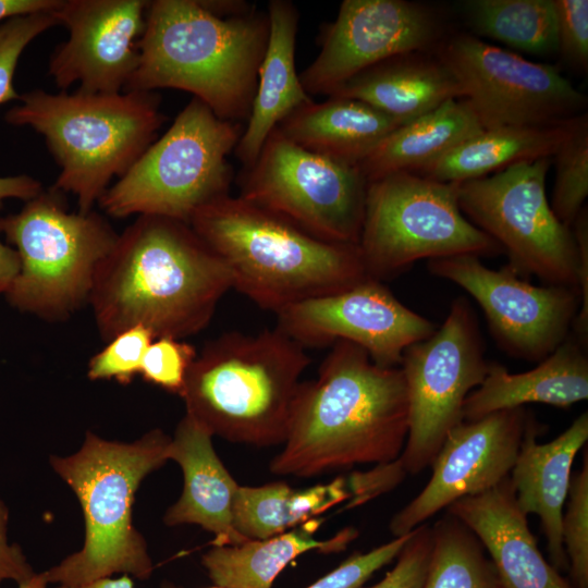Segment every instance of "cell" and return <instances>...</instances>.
I'll return each mask as SVG.
<instances>
[{
  "instance_id": "obj_8",
  "label": "cell",
  "mask_w": 588,
  "mask_h": 588,
  "mask_svg": "<svg viewBox=\"0 0 588 588\" xmlns=\"http://www.w3.org/2000/svg\"><path fill=\"white\" fill-rule=\"evenodd\" d=\"M242 123L218 118L199 99L177 114L132 167L99 198L113 218L154 215L189 224L194 213L229 194L233 171L228 156Z\"/></svg>"
},
{
  "instance_id": "obj_43",
  "label": "cell",
  "mask_w": 588,
  "mask_h": 588,
  "mask_svg": "<svg viewBox=\"0 0 588 588\" xmlns=\"http://www.w3.org/2000/svg\"><path fill=\"white\" fill-rule=\"evenodd\" d=\"M42 191L41 183L26 174L0 177V209L5 199L16 198L27 201Z\"/></svg>"
},
{
  "instance_id": "obj_39",
  "label": "cell",
  "mask_w": 588,
  "mask_h": 588,
  "mask_svg": "<svg viewBox=\"0 0 588 588\" xmlns=\"http://www.w3.org/2000/svg\"><path fill=\"white\" fill-rule=\"evenodd\" d=\"M411 532L367 553H355L307 588H359L375 572L399 555Z\"/></svg>"
},
{
  "instance_id": "obj_19",
  "label": "cell",
  "mask_w": 588,
  "mask_h": 588,
  "mask_svg": "<svg viewBox=\"0 0 588 588\" xmlns=\"http://www.w3.org/2000/svg\"><path fill=\"white\" fill-rule=\"evenodd\" d=\"M146 0H61L52 10L69 38L50 57L48 73L66 89L118 94L138 64V40L146 25Z\"/></svg>"
},
{
  "instance_id": "obj_16",
  "label": "cell",
  "mask_w": 588,
  "mask_h": 588,
  "mask_svg": "<svg viewBox=\"0 0 588 588\" xmlns=\"http://www.w3.org/2000/svg\"><path fill=\"white\" fill-rule=\"evenodd\" d=\"M277 316V327L305 348L347 341L364 348L381 367H400L404 351L437 329L372 278L292 304Z\"/></svg>"
},
{
  "instance_id": "obj_47",
  "label": "cell",
  "mask_w": 588,
  "mask_h": 588,
  "mask_svg": "<svg viewBox=\"0 0 588 588\" xmlns=\"http://www.w3.org/2000/svg\"><path fill=\"white\" fill-rule=\"evenodd\" d=\"M46 574H34L29 579L19 584V588H47Z\"/></svg>"
},
{
  "instance_id": "obj_6",
  "label": "cell",
  "mask_w": 588,
  "mask_h": 588,
  "mask_svg": "<svg viewBox=\"0 0 588 588\" xmlns=\"http://www.w3.org/2000/svg\"><path fill=\"white\" fill-rule=\"evenodd\" d=\"M4 114L13 126L41 134L61 168L53 188L72 193L87 213L156 140L166 115L155 91L118 94L35 89Z\"/></svg>"
},
{
  "instance_id": "obj_13",
  "label": "cell",
  "mask_w": 588,
  "mask_h": 588,
  "mask_svg": "<svg viewBox=\"0 0 588 588\" xmlns=\"http://www.w3.org/2000/svg\"><path fill=\"white\" fill-rule=\"evenodd\" d=\"M238 186L240 197L321 240L358 245L368 181L357 164L309 151L275 127Z\"/></svg>"
},
{
  "instance_id": "obj_10",
  "label": "cell",
  "mask_w": 588,
  "mask_h": 588,
  "mask_svg": "<svg viewBox=\"0 0 588 588\" xmlns=\"http://www.w3.org/2000/svg\"><path fill=\"white\" fill-rule=\"evenodd\" d=\"M357 246L368 277L378 281L421 259L502 252L498 242L463 216L458 183L406 171L368 182Z\"/></svg>"
},
{
  "instance_id": "obj_34",
  "label": "cell",
  "mask_w": 588,
  "mask_h": 588,
  "mask_svg": "<svg viewBox=\"0 0 588 588\" xmlns=\"http://www.w3.org/2000/svg\"><path fill=\"white\" fill-rule=\"evenodd\" d=\"M568 502L562 516V541L577 588H588V457L572 476Z\"/></svg>"
},
{
  "instance_id": "obj_42",
  "label": "cell",
  "mask_w": 588,
  "mask_h": 588,
  "mask_svg": "<svg viewBox=\"0 0 588 588\" xmlns=\"http://www.w3.org/2000/svg\"><path fill=\"white\" fill-rule=\"evenodd\" d=\"M8 509L0 500V584L4 579H13L21 584L35 573L27 563L21 548L9 544L7 538Z\"/></svg>"
},
{
  "instance_id": "obj_15",
  "label": "cell",
  "mask_w": 588,
  "mask_h": 588,
  "mask_svg": "<svg viewBox=\"0 0 588 588\" xmlns=\"http://www.w3.org/2000/svg\"><path fill=\"white\" fill-rule=\"evenodd\" d=\"M427 267L465 290L482 309L499 347L519 359L548 357L568 336L579 310L576 289L532 285L507 265L493 270L475 255L431 259Z\"/></svg>"
},
{
  "instance_id": "obj_4",
  "label": "cell",
  "mask_w": 588,
  "mask_h": 588,
  "mask_svg": "<svg viewBox=\"0 0 588 588\" xmlns=\"http://www.w3.org/2000/svg\"><path fill=\"white\" fill-rule=\"evenodd\" d=\"M189 225L225 264L233 287L275 314L369 278L357 245L321 240L240 196L207 204Z\"/></svg>"
},
{
  "instance_id": "obj_24",
  "label": "cell",
  "mask_w": 588,
  "mask_h": 588,
  "mask_svg": "<svg viewBox=\"0 0 588 588\" xmlns=\"http://www.w3.org/2000/svg\"><path fill=\"white\" fill-rule=\"evenodd\" d=\"M269 38L258 72L247 125L235 147L244 169L252 167L270 133L292 112L313 101L295 69L298 11L287 0L268 4Z\"/></svg>"
},
{
  "instance_id": "obj_7",
  "label": "cell",
  "mask_w": 588,
  "mask_h": 588,
  "mask_svg": "<svg viewBox=\"0 0 588 588\" xmlns=\"http://www.w3.org/2000/svg\"><path fill=\"white\" fill-rule=\"evenodd\" d=\"M170 441L158 429L133 443L88 432L77 453L51 458L81 502L86 537L82 550L45 572L48 583L79 586L114 573L150 576L152 564L133 526L132 505L140 481L169 460Z\"/></svg>"
},
{
  "instance_id": "obj_45",
  "label": "cell",
  "mask_w": 588,
  "mask_h": 588,
  "mask_svg": "<svg viewBox=\"0 0 588 588\" xmlns=\"http://www.w3.org/2000/svg\"><path fill=\"white\" fill-rule=\"evenodd\" d=\"M19 270L20 258L16 250L0 240V294L7 293Z\"/></svg>"
},
{
  "instance_id": "obj_14",
  "label": "cell",
  "mask_w": 588,
  "mask_h": 588,
  "mask_svg": "<svg viewBox=\"0 0 588 588\" xmlns=\"http://www.w3.org/2000/svg\"><path fill=\"white\" fill-rule=\"evenodd\" d=\"M436 56L449 68L481 126H542L581 114L587 97L552 64L469 34L444 39Z\"/></svg>"
},
{
  "instance_id": "obj_26",
  "label": "cell",
  "mask_w": 588,
  "mask_h": 588,
  "mask_svg": "<svg viewBox=\"0 0 588 588\" xmlns=\"http://www.w3.org/2000/svg\"><path fill=\"white\" fill-rule=\"evenodd\" d=\"M403 125L375 107L353 98L329 97L302 106L277 128L298 146L335 160L359 163Z\"/></svg>"
},
{
  "instance_id": "obj_44",
  "label": "cell",
  "mask_w": 588,
  "mask_h": 588,
  "mask_svg": "<svg viewBox=\"0 0 588 588\" xmlns=\"http://www.w3.org/2000/svg\"><path fill=\"white\" fill-rule=\"evenodd\" d=\"M61 0H0V24L7 20L54 10Z\"/></svg>"
},
{
  "instance_id": "obj_2",
  "label": "cell",
  "mask_w": 588,
  "mask_h": 588,
  "mask_svg": "<svg viewBox=\"0 0 588 588\" xmlns=\"http://www.w3.org/2000/svg\"><path fill=\"white\" fill-rule=\"evenodd\" d=\"M408 401L401 367L375 364L360 346L336 341L318 376L301 382L275 475L311 477L360 464L387 465L403 451Z\"/></svg>"
},
{
  "instance_id": "obj_46",
  "label": "cell",
  "mask_w": 588,
  "mask_h": 588,
  "mask_svg": "<svg viewBox=\"0 0 588 588\" xmlns=\"http://www.w3.org/2000/svg\"><path fill=\"white\" fill-rule=\"evenodd\" d=\"M58 588H134V585L133 580L127 575H123L122 577L117 579L102 577L79 586L61 585Z\"/></svg>"
},
{
  "instance_id": "obj_11",
  "label": "cell",
  "mask_w": 588,
  "mask_h": 588,
  "mask_svg": "<svg viewBox=\"0 0 588 588\" xmlns=\"http://www.w3.org/2000/svg\"><path fill=\"white\" fill-rule=\"evenodd\" d=\"M550 166L551 158L522 161L458 183V204L470 222L506 252L515 273L578 291L572 228L558 219L546 194Z\"/></svg>"
},
{
  "instance_id": "obj_25",
  "label": "cell",
  "mask_w": 588,
  "mask_h": 588,
  "mask_svg": "<svg viewBox=\"0 0 588 588\" xmlns=\"http://www.w3.org/2000/svg\"><path fill=\"white\" fill-rule=\"evenodd\" d=\"M331 96L364 101L405 124L450 99L463 98V93L449 68L425 51L372 65Z\"/></svg>"
},
{
  "instance_id": "obj_35",
  "label": "cell",
  "mask_w": 588,
  "mask_h": 588,
  "mask_svg": "<svg viewBox=\"0 0 588 588\" xmlns=\"http://www.w3.org/2000/svg\"><path fill=\"white\" fill-rule=\"evenodd\" d=\"M154 339L151 331L143 326L120 332L90 358L88 378L114 379L122 384L130 383L139 375L144 355Z\"/></svg>"
},
{
  "instance_id": "obj_40",
  "label": "cell",
  "mask_w": 588,
  "mask_h": 588,
  "mask_svg": "<svg viewBox=\"0 0 588 588\" xmlns=\"http://www.w3.org/2000/svg\"><path fill=\"white\" fill-rule=\"evenodd\" d=\"M558 52L565 61L580 71L588 66V1L553 0Z\"/></svg>"
},
{
  "instance_id": "obj_9",
  "label": "cell",
  "mask_w": 588,
  "mask_h": 588,
  "mask_svg": "<svg viewBox=\"0 0 588 588\" xmlns=\"http://www.w3.org/2000/svg\"><path fill=\"white\" fill-rule=\"evenodd\" d=\"M0 228L20 258L8 302L49 321L65 320L88 302L97 267L119 236L94 210L68 212L53 187L0 218Z\"/></svg>"
},
{
  "instance_id": "obj_27",
  "label": "cell",
  "mask_w": 588,
  "mask_h": 588,
  "mask_svg": "<svg viewBox=\"0 0 588 588\" xmlns=\"http://www.w3.org/2000/svg\"><path fill=\"white\" fill-rule=\"evenodd\" d=\"M577 117L542 126L483 128L413 173L440 182L462 183L522 161L552 158L571 134Z\"/></svg>"
},
{
  "instance_id": "obj_33",
  "label": "cell",
  "mask_w": 588,
  "mask_h": 588,
  "mask_svg": "<svg viewBox=\"0 0 588 588\" xmlns=\"http://www.w3.org/2000/svg\"><path fill=\"white\" fill-rule=\"evenodd\" d=\"M553 158L556 174L550 206L558 219L571 228L588 196V118L586 113L576 118L571 134L560 145Z\"/></svg>"
},
{
  "instance_id": "obj_22",
  "label": "cell",
  "mask_w": 588,
  "mask_h": 588,
  "mask_svg": "<svg viewBox=\"0 0 588 588\" xmlns=\"http://www.w3.org/2000/svg\"><path fill=\"white\" fill-rule=\"evenodd\" d=\"M212 437L187 414L177 425L168 456L181 466L184 488L167 511L164 523L196 524L215 535L213 546H234L247 540L233 526V502L240 485L217 455Z\"/></svg>"
},
{
  "instance_id": "obj_21",
  "label": "cell",
  "mask_w": 588,
  "mask_h": 588,
  "mask_svg": "<svg viewBox=\"0 0 588 588\" xmlns=\"http://www.w3.org/2000/svg\"><path fill=\"white\" fill-rule=\"evenodd\" d=\"M538 432L539 426L528 415L510 479L518 507L540 518L550 558L555 567L564 568L568 562L562 541L563 505L574 458L588 440V413L550 442L538 443Z\"/></svg>"
},
{
  "instance_id": "obj_17",
  "label": "cell",
  "mask_w": 588,
  "mask_h": 588,
  "mask_svg": "<svg viewBox=\"0 0 588 588\" xmlns=\"http://www.w3.org/2000/svg\"><path fill=\"white\" fill-rule=\"evenodd\" d=\"M442 35L437 14L406 0H344L321 34V50L299 74L310 95L331 96L364 70L390 58L425 52Z\"/></svg>"
},
{
  "instance_id": "obj_29",
  "label": "cell",
  "mask_w": 588,
  "mask_h": 588,
  "mask_svg": "<svg viewBox=\"0 0 588 588\" xmlns=\"http://www.w3.org/2000/svg\"><path fill=\"white\" fill-rule=\"evenodd\" d=\"M482 130L465 98L450 99L395 128L359 168L368 182L395 172H416Z\"/></svg>"
},
{
  "instance_id": "obj_12",
  "label": "cell",
  "mask_w": 588,
  "mask_h": 588,
  "mask_svg": "<svg viewBox=\"0 0 588 588\" xmlns=\"http://www.w3.org/2000/svg\"><path fill=\"white\" fill-rule=\"evenodd\" d=\"M408 401V432L395 461L404 474L430 466L448 433L464 420L467 395L485 380L490 364L468 299L451 304L443 324L409 345L400 365Z\"/></svg>"
},
{
  "instance_id": "obj_28",
  "label": "cell",
  "mask_w": 588,
  "mask_h": 588,
  "mask_svg": "<svg viewBox=\"0 0 588 588\" xmlns=\"http://www.w3.org/2000/svg\"><path fill=\"white\" fill-rule=\"evenodd\" d=\"M321 522L313 518L270 538L213 546L203 555V565L221 588H272L278 575L301 554L313 550L339 552L357 536L355 528H345L332 538L318 540L315 532Z\"/></svg>"
},
{
  "instance_id": "obj_30",
  "label": "cell",
  "mask_w": 588,
  "mask_h": 588,
  "mask_svg": "<svg viewBox=\"0 0 588 588\" xmlns=\"http://www.w3.org/2000/svg\"><path fill=\"white\" fill-rule=\"evenodd\" d=\"M348 494L343 478L302 490L281 481L240 486L233 502V526L247 540L270 538L315 518Z\"/></svg>"
},
{
  "instance_id": "obj_5",
  "label": "cell",
  "mask_w": 588,
  "mask_h": 588,
  "mask_svg": "<svg viewBox=\"0 0 588 588\" xmlns=\"http://www.w3.org/2000/svg\"><path fill=\"white\" fill-rule=\"evenodd\" d=\"M310 358L280 328L226 332L197 354L181 397L186 414L230 442L284 443Z\"/></svg>"
},
{
  "instance_id": "obj_36",
  "label": "cell",
  "mask_w": 588,
  "mask_h": 588,
  "mask_svg": "<svg viewBox=\"0 0 588 588\" xmlns=\"http://www.w3.org/2000/svg\"><path fill=\"white\" fill-rule=\"evenodd\" d=\"M59 25L52 11L36 12L0 24V106L19 100L14 74L25 48L40 34Z\"/></svg>"
},
{
  "instance_id": "obj_32",
  "label": "cell",
  "mask_w": 588,
  "mask_h": 588,
  "mask_svg": "<svg viewBox=\"0 0 588 588\" xmlns=\"http://www.w3.org/2000/svg\"><path fill=\"white\" fill-rule=\"evenodd\" d=\"M432 549L424 588H502L478 537L446 513L431 526Z\"/></svg>"
},
{
  "instance_id": "obj_3",
  "label": "cell",
  "mask_w": 588,
  "mask_h": 588,
  "mask_svg": "<svg viewBox=\"0 0 588 588\" xmlns=\"http://www.w3.org/2000/svg\"><path fill=\"white\" fill-rule=\"evenodd\" d=\"M269 38L267 13L223 17L198 0L148 2L138 64L123 91H188L220 119L247 121Z\"/></svg>"
},
{
  "instance_id": "obj_37",
  "label": "cell",
  "mask_w": 588,
  "mask_h": 588,
  "mask_svg": "<svg viewBox=\"0 0 588 588\" xmlns=\"http://www.w3.org/2000/svg\"><path fill=\"white\" fill-rule=\"evenodd\" d=\"M196 356L195 347L183 340L156 338L146 350L139 375L145 381L181 395Z\"/></svg>"
},
{
  "instance_id": "obj_48",
  "label": "cell",
  "mask_w": 588,
  "mask_h": 588,
  "mask_svg": "<svg viewBox=\"0 0 588 588\" xmlns=\"http://www.w3.org/2000/svg\"><path fill=\"white\" fill-rule=\"evenodd\" d=\"M210 588H221V587L215 586V587H210Z\"/></svg>"
},
{
  "instance_id": "obj_20",
  "label": "cell",
  "mask_w": 588,
  "mask_h": 588,
  "mask_svg": "<svg viewBox=\"0 0 588 588\" xmlns=\"http://www.w3.org/2000/svg\"><path fill=\"white\" fill-rule=\"evenodd\" d=\"M446 513L462 520L489 552L502 588H572L542 556L517 505L510 476L494 488L460 499Z\"/></svg>"
},
{
  "instance_id": "obj_18",
  "label": "cell",
  "mask_w": 588,
  "mask_h": 588,
  "mask_svg": "<svg viewBox=\"0 0 588 588\" xmlns=\"http://www.w3.org/2000/svg\"><path fill=\"white\" fill-rule=\"evenodd\" d=\"M527 413L515 407L463 420L443 441L425 488L391 519L395 537L409 534L455 501L483 493L510 476Z\"/></svg>"
},
{
  "instance_id": "obj_1",
  "label": "cell",
  "mask_w": 588,
  "mask_h": 588,
  "mask_svg": "<svg viewBox=\"0 0 588 588\" xmlns=\"http://www.w3.org/2000/svg\"><path fill=\"white\" fill-rule=\"evenodd\" d=\"M233 287L221 258L183 221L137 216L97 267L88 303L101 339L135 326L183 340Z\"/></svg>"
},
{
  "instance_id": "obj_31",
  "label": "cell",
  "mask_w": 588,
  "mask_h": 588,
  "mask_svg": "<svg viewBox=\"0 0 588 588\" xmlns=\"http://www.w3.org/2000/svg\"><path fill=\"white\" fill-rule=\"evenodd\" d=\"M463 7L478 35L530 54L558 52L553 0H467Z\"/></svg>"
},
{
  "instance_id": "obj_41",
  "label": "cell",
  "mask_w": 588,
  "mask_h": 588,
  "mask_svg": "<svg viewBox=\"0 0 588 588\" xmlns=\"http://www.w3.org/2000/svg\"><path fill=\"white\" fill-rule=\"evenodd\" d=\"M578 252V291L580 306L572 326V334L583 345H588V211L585 206L572 224Z\"/></svg>"
},
{
  "instance_id": "obj_23",
  "label": "cell",
  "mask_w": 588,
  "mask_h": 588,
  "mask_svg": "<svg viewBox=\"0 0 588 588\" xmlns=\"http://www.w3.org/2000/svg\"><path fill=\"white\" fill-rule=\"evenodd\" d=\"M587 397V346L569 333L531 370L511 373L499 364H490L482 383L467 395L463 415L464 420H476L528 403L565 408Z\"/></svg>"
},
{
  "instance_id": "obj_38",
  "label": "cell",
  "mask_w": 588,
  "mask_h": 588,
  "mask_svg": "<svg viewBox=\"0 0 588 588\" xmlns=\"http://www.w3.org/2000/svg\"><path fill=\"white\" fill-rule=\"evenodd\" d=\"M432 549L431 526L424 523L412 530L394 567L370 588H424Z\"/></svg>"
}]
</instances>
